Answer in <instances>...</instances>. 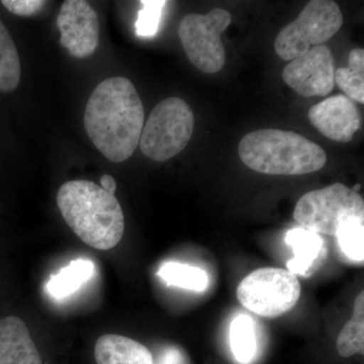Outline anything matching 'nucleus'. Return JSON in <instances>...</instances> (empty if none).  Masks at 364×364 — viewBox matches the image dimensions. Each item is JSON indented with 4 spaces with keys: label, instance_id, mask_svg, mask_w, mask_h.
Returning <instances> with one entry per match:
<instances>
[{
    "label": "nucleus",
    "instance_id": "nucleus-5",
    "mask_svg": "<svg viewBox=\"0 0 364 364\" xmlns=\"http://www.w3.org/2000/svg\"><path fill=\"white\" fill-rule=\"evenodd\" d=\"M294 218L305 229L336 236L345 223L364 218L363 198L338 182L301 196L294 208Z\"/></svg>",
    "mask_w": 364,
    "mask_h": 364
},
{
    "label": "nucleus",
    "instance_id": "nucleus-17",
    "mask_svg": "<svg viewBox=\"0 0 364 364\" xmlns=\"http://www.w3.org/2000/svg\"><path fill=\"white\" fill-rule=\"evenodd\" d=\"M230 347L239 363H252L257 352V336L252 318L240 315L234 318L230 326Z\"/></svg>",
    "mask_w": 364,
    "mask_h": 364
},
{
    "label": "nucleus",
    "instance_id": "nucleus-24",
    "mask_svg": "<svg viewBox=\"0 0 364 364\" xmlns=\"http://www.w3.org/2000/svg\"><path fill=\"white\" fill-rule=\"evenodd\" d=\"M154 364H188L186 354L176 347H167L160 352Z\"/></svg>",
    "mask_w": 364,
    "mask_h": 364
},
{
    "label": "nucleus",
    "instance_id": "nucleus-15",
    "mask_svg": "<svg viewBox=\"0 0 364 364\" xmlns=\"http://www.w3.org/2000/svg\"><path fill=\"white\" fill-rule=\"evenodd\" d=\"M95 265L90 260L77 259L53 275L47 289L56 299H64L80 289L91 279Z\"/></svg>",
    "mask_w": 364,
    "mask_h": 364
},
{
    "label": "nucleus",
    "instance_id": "nucleus-12",
    "mask_svg": "<svg viewBox=\"0 0 364 364\" xmlns=\"http://www.w3.org/2000/svg\"><path fill=\"white\" fill-rule=\"evenodd\" d=\"M0 364H43L28 327L16 316L0 318Z\"/></svg>",
    "mask_w": 364,
    "mask_h": 364
},
{
    "label": "nucleus",
    "instance_id": "nucleus-23",
    "mask_svg": "<svg viewBox=\"0 0 364 364\" xmlns=\"http://www.w3.org/2000/svg\"><path fill=\"white\" fill-rule=\"evenodd\" d=\"M2 6L11 13L21 16H30L37 14L45 6L42 0H2Z\"/></svg>",
    "mask_w": 364,
    "mask_h": 364
},
{
    "label": "nucleus",
    "instance_id": "nucleus-22",
    "mask_svg": "<svg viewBox=\"0 0 364 364\" xmlns=\"http://www.w3.org/2000/svg\"><path fill=\"white\" fill-rule=\"evenodd\" d=\"M141 4H142V9L139 11L138 20L135 23L136 36L140 38L154 37L159 30L162 11L166 6L167 1L143 0Z\"/></svg>",
    "mask_w": 364,
    "mask_h": 364
},
{
    "label": "nucleus",
    "instance_id": "nucleus-10",
    "mask_svg": "<svg viewBox=\"0 0 364 364\" xmlns=\"http://www.w3.org/2000/svg\"><path fill=\"white\" fill-rule=\"evenodd\" d=\"M60 43L75 58H87L100 42V21L97 11L85 0H67L57 18Z\"/></svg>",
    "mask_w": 364,
    "mask_h": 364
},
{
    "label": "nucleus",
    "instance_id": "nucleus-9",
    "mask_svg": "<svg viewBox=\"0 0 364 364\" xmlns=\"http://www.w3.org/2000/svg\"><path fill=\"white\" fill-rule=\"evenodd\" d=\"M335 71L331 50L320 45L289 62L282 72V78L303 97H325L334 90Z\"/></svg>",
    "mask_w": 364,
    "mask_h": 364
},
{
    "label": "nucleus",
    "instance_id": "nucleus-2",
    "mask_svg": "<svg viewBox=\"0 0 364 364\" xmlns=\"http://www.w3.org/2000/svg\"><path fill=\"white\" fill-rule=\"evenodd\" d=\"M62 217L81 241L98 250L121 242L124 215L114 195L88 181L65 182L57 193Z\"/></svg>",
    "mask_w": 364,
    "mask_h": 364
},
{
    "label": "nucleus",
    "instance_id": "nucleus-16",
    "mask_svg": "<svg viewBox=\"0 0 364 364\" xmlns=\"http://www.w3.org/2000/svg\"><path fill=\"white\" fill-rule=\"evenodd\" d=\"M21 67L11 33L0 20V92H11L20 85Z\"/></svg>",
    "mask_w": 364,
    "mask_h": 364
},
{
    "label": "nucleus",
    "instance_id": "nucleus-11",
    "mask_svg": "<svg viewBox=\"0 0 364 364\" xmlns=\"http://www.w3.org/2000/svg\"><path fill=\"white\" fill-rule=\"evenodd\" d=\"M309 121L321 134L335 142L348 143L360 129V114L353 100L335 95L311 107Z\"/></svg>",
    "mask_w": 364,
    "mask_h": 364
},
{
    "label": "nucleus",
    "instance_id": "nucleus-18",
    "mask_svg": "<svg viewBox=\"0 0 364 364\" xmlns=\"http://www.w3.org/2000/svg\"><path fill=\"white\" fill-rule=\"evenodd\" d=\"M337 350L342 358L364 352V291L354 301L353 316L345 324L337 339Z\"/></svg>",
    "mask_w": 364,
    "mask_h": 364
},
{
    "label": "nucleus",
    "instance_id": "nucleus-3",
    "mask_svg": "<svg viewBox=\"0 0 364 364\" xmlns=\"http://www.w3.org/2000/svg\"><path fill=\"white\" fill-rule=\"evenodd\" d=\"M242 162L268 176H303L325 166L327 155L313 141L291 131L264 129L251 132L239 144Z\"/></svg>",
    "mask_w": 364,
    "mask_h": 364
},
{
    "label": "nucleus",
    "instance_id": "nucleus-7",
    "mask_svg": "<svg viewBox=\"0 0 364 364\" xmlns=\"http://www.w3.org/2000/svg\"><path fill=\"white\" fill-rule=\"evenodd\" d=\"M301 287L293 272L282 268L254 270L239 284L237 296L250 312L261 317L277 318L296 305Z\"/></svg>",
    "mask_w": 364,
    "mask_h": 364
},
{
    "label": "nucleus",
    "instance_id": "nucleus-14",
    "mask_svg": "<svg viewBox=\"0 0 364 364\" xmlns=\"http://www.w3.org/2000/svg\"><path fill=\"white\" fill-rule=\"evenodd\" d=\"M286 242L293 249L294 255L287 262V270L296 275L308 274L323 248L320 235L303 227L296 228L287 232Z\"/></svg>",
    "mask_w": 364,
    "mask_h": 364
},
{
    "label": "nucleus",
    "instance_id": "nucleus-20",
    "mask_svg": "<svg viewBox=\"0 0 364 364\" xmlns=\"http://www.w3.org/2000/svg\"><path fill=\"white\" fill-rule=\"evenodd\" d=\"M158 277L167 286L181 287L188 291H203L208 284V277L205 270L183 263H165L158 270Z\"/></svg>",
    "mask_w": 364,
    "mask_h": 364
},
{
    "label": "nucleus",
    "instance_id": "nucleus-21",
    "mask_svg": "<svg viewBox=\"0 0 364 364\" xmlns=\"http://www.w3.org/2000/svg\"><path fill=\"white\" fill-rule=\"evenodd\" d=\"M337 242L342 253L354 262L364 260V218L349 220L339 228Z\"/></svg>",
    "mask_w": 364,
    "mask_h": 364
},
{
    "label": "nucleus",
    "instance_id": "nucleus-1",
    "mask_svg": "<svg viewBox=\"0 0 364 364\" xmlns=\"http://www.w3.org/2000/svg\"><path fill=\"white\" fill-rule=\"evenodd\" d=\"M144 116L142 100L130 79L107 78L86 105V133L107 160L124 162L140 143Z\"/></svg>",
    "mask_w": 364,
    "mask_h": 364
},
{
    "label": "nucleus",
    "instance_id": "nucleus-4",
    "mask_svg": "<svg viewBox=\"0 0 364 364\" xmlns=\"http://www.w3.org/2000/svg\"><path fill=\"white\" fill-rule=\"evenodd\" d=\"M193 127L195 117L191 107L181 98H166L154 107L143 127L139 143L141 151L154 161H166L188 146Z\"/></svg>",
    "mask_w": 364,
    "mask_h": 364
},
{
    "label": "nucleus",
    "instance_id": "nucleus-6",
    "mask_svg": "<svg viewBox=\"0 0 364 364\" xmlns=\"http://www.w3.org/2000/svg\"><path fill=\"white\" fill-rule=\"evenodd\" d=\"M343 25V14L336 2L312 0L298 18L280 31L274 49L280 58L293 61L310 50L334 37Z\"/></svg>",
    "mask_w": 364,
    "mask_h": 364
},
{
    "label": "nucleus",
    "instance_id": "nucleus-19",
    "mask_svg": "<svg viewBox=\"0 0 364 364\" xmlns=\"http://www.w3.org/2000/svg\"><path fill=\"white\" fill-rule=\"evenodd\" d=\"M335 85L346 97L364 104V50L356 48L349 54L348 66L335 71Z\"/></svg>",
    "mask_w": 364,
    "mask_h": 364
},
{
    "label": "nucleus",
    "instance_id": "nucleus-13",
    "mask_svg": "<svg viewBox=\"0 0 364 364\" xmlns=\"http://www.w3.org/2000/svg\"><path fill=\"white\" fill-rule=\"evenodd\" d=\"M95 356L97 364H154L152 353L145 345L117 334L100 337Z\"/></svg>",
    "mask_w": 364,
    "mask_h": 364
},
{
    "label": "nucleus",
    "instance_id": "nucleus-25",
    "mask_svg": "<svg viewBox=\"0 0 364 364\" xmlns=\"http://www.w3.org/2000/svg\"><path fill=\"white\" fill-rule=\"evenodd\" d=\"M100 188L105 189L107 193L114 195L117 191V182L114 177L105 174V176L100 177Z\"/></svg>",
    "mask_w": 364,
    "mask_h": 364
},
{
    "label": "nucleus",
    "instance_id": "nucleus-8",
    "mask_svg": "<svg viewBox=\"0 0 364 364\" xmlns=\"http://www.w3.org/2000/svg\"><path fill=\"white\" fill-rule=\"evenodd\" d=\"M231 21V14L222 9L184 16L179 26V38L193 66L208 74L217 73L224 68L226 52L221 35Z\"/></svg>",
    "mask_w": 364,
    "mask_h": 364
}]
</instances>
